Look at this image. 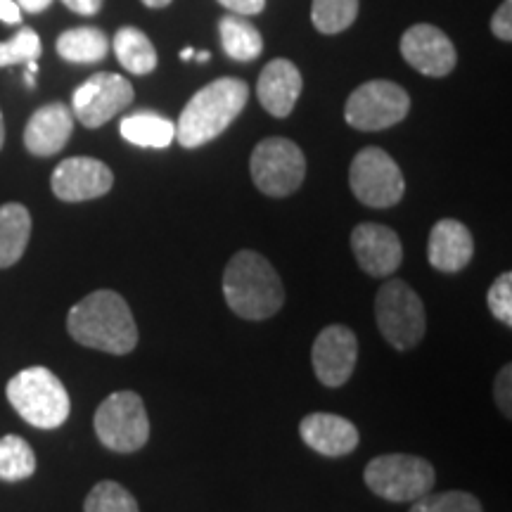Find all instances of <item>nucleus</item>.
Instances as JSON below:
<instances>
[{
	"label": "nucleus",
	"instance_id": "1",
	"mask_svg": "<svg viewBox=\"0 0 512 512\" xmlns=\"http://www.w3.org/2000/svg\"><path fill=\"white\" fill-rule=\"evenodd\" d=\"M67 330L76 342L105 354H131L138 344V325L126 299L112 290H95L67 316Z\"/></svg>",
	"mask_w": 512,
	"mask_h": 512
},
{
	"label": "nucleus",
	"instance_id": "2",
	"mask_svg": "<svg viewBox=\"0 0 512 512\" xmlns=\"http://www.w3.org/2000/svg\"><path fill=\"white\" fill-rule=\"evenodd\" d=\"M223 297L235 316L264 320L283 309L285 290L266 256L242 249L228 261L223 273Z\"/></svg>",
	"mask_w": 512,
	"mask_h": 512
},
{
	"label": "nucleus",
	"instance_id": "3",
	"mask_svg": "<svg viewBox=\"0 0 512 512\" xmlns=\"http://www.w3.org/2000/svg\"><path fill=\"white\" fill-rule=\"evenodd\" d=\"M249 100V86L242 79L211 81L192 95L188 105L183 107L181 119L176 124V140L183 147H200L219 138L226 128L238 119Z\"/></svg>",
	"mask_w": 512,
	"mask_h": 512
},
{
	"label": "nucleus",
	"instance_id": "4",
	"mask_svg": "<svg viewBox=\"0 0 512 512\" xmlns=\"http://www.w3.org/2000/svg\"><path fill=\"white\" fill-rule=\"evenodd\" d=\"M8 401L19 418L38 430H55L67 422L72 401L53 370L34 366L17 373L5 387Z\"/></svg>",
	"mask_w": 512,
	"mask_h": 512
},
{
	"label": "nucleus",
	"instance_id": "5",
	"mask_svg": "<svg viewBox=\"0 0 512 512\" xmlns=\"http://www.w3.org/2000/svg\"><path fill=\"white\" fill-rule=\"evenodd\" d=\"M375 318L382 337L399 351L418 347L425 337V304L403 280H387L380 287L375 299Z\"/></svg>",
	"mask_w": 512,
	"mask_h": 512
},
{
	"label": "nucleus",
	"instance_id": "6",
	"mask_svg": "<svg viewBox=\"0 0 512 512\" xmlns=\"http://www.w3.org/2000/svg\"><path fill=\"white\" fill-rule=\"evenodd\" d=\"M363 477L368 489L384 501L413 503L432 491L434 467L425 458L389 453L370 460Z\"/></svg>",
	"mask_w": 512,
	"mask_h": 512
},
{
	"label": "nucleus",
	"instance_id": "7",
	"mask_svg": "<svg viewBox=\"0 0 512 512\" xmlns=\"http://www.w3.org/2000/svg\"><path fill=\"white\" fill-rule=\"evenodd\" d=\"M95 434L110 451L133 453L150 439L145 403L136 392H114L95 411Z\"/></svg>",
	"mask_w": 512,
	"mask_h": 512
},
{
	"label": "nucleus",
	"instance_id": "8",
	"mask_svg": "<svg viewBox=\"0 0 512 512\" xmlns=\"http://www.w3.org/2000/svg\"><path fill=\"white\" fill-rule=\"evenodd\" d=\"M249 171L252 181L268 197H287L306 176V157L287 138H266L254 147L252 159H249Z\"/></svg>",
	"mask_w": 512,
	"mask_h": 512
},
{
	"label": "nucleus",
	"instance_id": "9",
	"mask_svg": "<svg viewBox=\"0 0 512 512\" xmlns=\"http://www.w3.org/2000/svg\"><path fill=\"white\" fill-rule=\"evenodd\" d=\"M349 185L358 202L373 209H387L401 202L406 181L399 164L380 147H366L349 166Z\"/></svg>",
	"mask_w": 512,
	"mask_h": 512
},
{
	"label": "nucleus",
	"instance_id": "10",
	"mask_svg": "<svg viewBox=\"0 0 512 512\" xmlns=\"http://www.w3.org/2000/svg\"><path fill=\"white\" fill-rule=\"evenodd\" d=\"M411 98L399 83L375 79L358 86L349 95L344 119L358 131H384L408 117Z\"/></svg>",
	"mask_w": 512,
	"mask_h": 512
},
{
	"label": "nucleus",
	"instance_id": "11",
	"mask_svg": "<svg viewBox=\"0 0 512 512\" xmlns=\"http://www.w3.org/2000/svg\"><path fill=\"white\" fill-rule=\"evenodd\" d=\"M133 102V86L112 72L93 74L74 91L72 114L86 128H100Z\"/></svg>",
	"mask_w": 512,
	"mask_h": 512
},
{
	"label": "nucleus",
	"instance_id": "12",
	"mask_svg": "<svg viewBox=\"0 0 512 512\" xmlns=\"http://www.w3.org/2000/svg\"><path fill=\"white\" fill-rule=\"evenodd\" d=\"M57 200L86 202L107 195L114 185V174L105 162L93 157H69L57 164L50 178Z\"/></svg>",
	"mask_w": 512,
	"mask_h": 512
},
{
	"label": "nucleus",
	"instance_id": "13",
	"mask_svg": "<svg viewBox=\"0 0 512 512\" xmlns=\"http://www.w3.org/2000/svg\"><path fill=\"white\" fill-rule=\"evenodd\" d=\"M358 356L356 335L347 325H328L320 330L311 349L313 373L325 387H342L354 373Z\"/></svg>",
	"mask_w": 512,
	"mask_h": 512
},
{
	"label": "nucleus",
	"instance_id": "14",
	"mask_svg": "<svg viewBox=\"0 0 512 512\" xmlns=\"http://www.w3.org/2000/svg\"><path fill=\"white\" fill-rule=\"evenodd\" d=\"M401 55L413 69L434 79L451 74L458 62L451 38L432 24H415L408 29L401 36Z\"/></svg>",
	"mask_w": 512,
	"mask_h": 512
},
{
	"label": "nucleus",
	"instance_id": "15",
	"mask_svg": "<svg viewBox=\"0 0 512 512\" xmlns=\"http://www.w3.org/2000/svg\"><path fill=\"white\" fill-rule=\"evenodd\" d=\"M358 266L373 278H389L403 261V245L392 228L380 223H361L351 233Z\"/></svg>",
	"mask_w": 512,
	"mask_h": 512
},
{
	"label": "nucleus",
	"instance_id": "16",
	"mask_svg": "<svg viewBox=\"0 0 512 512\" xmlns=\"http://www.w3.org/2000/svg\"><path fill=\"white\" fill-rule=\"evenodd\" d=\"M74 133V114L62 102H50L31 114L24 128V145L31 155L53 157L64 150Z\"/></svg>",
	"mask_w": 512,
	"mask_h": 512
},
{
	"label": "nucleus",
	"instance_id": "17",
	"mask_svg": "<svg viewBox=\"0 0 512 512\" xmlns=\"http://www.w3.org/2000/svg\"><path fill=\"white\" fill-rule=\"evenodd\" d=\"M304 444L320 453V456L339 458L347 456L358 446V430L354 422L342 415L332 413H311L299 425Z\"/></svg>",
	"mask_w": 512,
	"mask_h": 512
},
{
	"label": "nucleus",
	"instance_id": "18",
	"mask_svg": "<svg viewBox=\"0 0 512 512\" xmlns=\"http://www.w3.org/2000/svg\"><path fill=\"white\" fill-rule=\"evenodd\" d=\"M256 95L268 114L285 119L302 95V74L290 60L268 62L256 83Z\"/></svg>",
	"mask_w": 512,
	"mask_h": 512
},
{
	"label": "nucleus",
	"instance_id": "19",
	"mask_svg": "<svg viewBox=\"0 0 512 512\" xmlns=\"http://www.w3.org/2000/svg\"><path fill=\"white\" fill-rule=\"evenodd\" d=\"M475 254V240L465 223L456 219H441L434 223L427 245V259L437 271L458 273L472 261Z\"/></svg>",
	"mask_w": 512,
	"mask_h": 512
},
{
	"label": "nucleus",
	"instance_id": "20",
	"mask_svg": "<svg viewBox=\"0 0 512 512\" xmlns=\"http://www.w3.org/2000/svg\"><path fill=\"white\" fill-rule=\"evenodd\" d=\"M31 238V214L24 204L0 207V268L15 266Z\"/></svg>",
	"mask_w": 512,
	"mask_h": 512
},
{
	"label": "nucleus",
	"instance_id": "21",
	"mask_svg": "<svg viewBox=\"0 0 512 512\" xmlns=\"http://www.w3.org/2000/svg\"><path fill=\"white\" fill-rule=\"evenodd\" d=\"M121 136L138 147H169L176 140V124L155 112H138L121 121Z\"/></svg>",
	"mask_w": 512,
	"mask_h": 512
},
{
	"label": "nucleus",
	"instance_id": "22",
	"mask_svg": "<svg viewBox=\"0 0 512 512\" xmlns=\"http://www.w3.org/2000/svg\"><path fill=\"white\" fill-rule=\"evenodd\" d=\"M110 38L95 27H76L57 38V55L74 64H93L105 60Z\"/></svg>",
	"mask_w": 512,
	"mask_h": 512
},
{
	"label": "nucleus",
	"instance_id": "23",
	"mask_svg": "<svg viewBox=\"0 0 512 512\" xmlns=\"http://www.w3.org/2000/svg\"><path fill=\"white\" fill-rule=\"evenodd\" d=\"M114 53L126 72L145 76L155 72L157 67V50L143 31L136 27H121L114 36Z\"/></svg>",
	"mask_w": 512,
	"mask_h": 512
},
{
	"label": "nucleus",
	"instance_id": "24",
	"mask_svg": "<svg viewBox=\"0 0 512 512\" xmlns=\"http://www.w3.org/2000/svg\"><path fill=\"white\" fill-rule=\"evenodd\" d=\"M219 34L226 55L238 62L254 60V57H259L261 50H264V41H261L259 31H256V27H252L247 19H240V15L221 17Z\"/></svg>",
	"mask_w": 512,
	"mask_h": 512
},
{
	"label": "nucleus",
	"instance_id": "25",
	"mask_svg": "<svg viewBox=\"0 0 512 512\" xmlns=\"http://www.w3.org/2000/svg\"><path fill=\"white\" fill-rule=\"evenodd\" d=\"M36 472V453L27 441L17 434L0 439V479L3 482H22Z\"/></svg>",
	"mask_w": 512,
	"mask_h": 512
},
{
	"label": "nucleus",
	"instance_id": "26",
	"mask_svg": "<svg viewBox=\"0 0 512 512\" xmlns=\"http://www.w3.org/2000/svg\"><path fill=\"white\" fill-rule=\"evenodd\" d=\"M358 15V0H313L311 22L320 34H339L349 29Z\"/></svg>",
	"mask_w": 512,
	"mask_h": 512
},
{
	"label": "nucleus",
	"instance_id": "27",
	"mask_svg": "<svg viewBox=\"0 0 512 512\" xmlns=\"http://www.w3.org/2000/svg\"><path fill=\"white\" fill-rule=\"evenodd\" d=\"M83 512H140L131 491L117 482H100L91 489L83 503Z\"/></svg>",
	"mask_w": 512,
	"mask_h": 512
},
{
	"label": "nucleus",
	"instance_id": "28",
	"mask_svg": "<svg viewBox=\"0 0 512 512\" xmlns=\"http://www.w3.org/2000/svg\"><path fill=\"white\" fill-rule=\"evenodd\" d=\"M41 38L34 29L22 27L10 41L0 43V67L36 62L41 57Z\"/></svg>",
	"mask_w": 512,
	"mask_h": 512
},
{
	"label": "nucleus",
	"instance_id": "29",
	"mask_svg": "<svg viewBox=\"0 0 512 512\" xmlns=\"http://www.w3.org/2000/svg\"><path fill=\"white\" fill-rule=\"evenodd\" d=\"M408 512H484L482 503L465 491H444V494H425L413 501Z\"/></svg>",
	"mask_w": 512,
	"mask_h": 512
},
{
	"label": "nucleus",
	"instance_id": "30",
	"mask_svg": "<svg viewBox=\"0 0 512 512\" xmlns=\"http://www.w3.org/2000/svg\"><path fill=\"white\" fill-rule=\"evenodd\" d=\"M489 309L503 325H512V273H501L489 290Z\"/></svg>",
	"mask_w": 512,
	"mask_h": 512
},
{
	"label": "nucleus",
	"instance_id": "31",
	"mask_svg": "<svg viewBox=\"0 0 512 512\" xmlns=\"http://www.w3.org/2000/svg\"><path fill=\"white\" fill-rule=\"evenodd\" d=\"M491 31L505 43L512 41V0H503L501 8L496 10L494 19H491Z\"/></svg>",
	"mask_w": 512,
	"mask_h": 512
},
{
	"label": "nucleus",
	"instance_id": "32",
	"mask_svg": "<svg viewBox=\"0 0 512 512\" xmlns=\"http://www.w3.org/2000/svg\"><path fill=\"white\" fill-rule=\"evenodd\" d=\"M510 384H512V368L505 366L501 373H498L496 377V403L498 408H501V413L505 415V418H510L512 415V399H510Z\"/></svg>",
	"mask_w": 512,
	"mask_h": 512
},
{
	"label": "nucleus",
	"instance_id": "33",
	"mask_svg": "<svg viewBox=\"0 0 512 512\" xmlns=\"http://www.w3.org/2000/svg\"><path fill=\"white\" fill-rule=\"evenodd\" d=\"M219 3L240 17L259 15V12L266 8V0H219Z\"/></svg>",
	"mask_w": 512,
	"mask_h": 512
},
{
	"label": "nucleus",
	"instance_id": "34",
	"mask_svg": "<svg viewBox=\"0 0 512 512\" xmlns=\"http://www.w3.org/2000/svg\"><path fill=\"white\" fill-rule=\"evenodd\" d=\"M62 3L72 12H76V15L91 17V15H98L105 0H62Z\"/></svg>",
	"mask_w": 512,
	"mask_h": 512
},
{
	"label": "nucleus",
	"instance_id": "35",
	"mask_svg": "<svg viewBox=\"0 0 512 512\" xmlns=\"http://www.w3.org/2000/svg\"><path fill=\"white\" fill-rule=\"evenodd\" d=\"M0 19L5 24H19V5L15 0H0Z\"/></svg>",
	"mask_w": 512,
	"mask_h": 512
},
{
	"label": "nucleus",
	"instance_id": "36",
	"mask_svg": "<svg viewBox=\"0 0 512 512\" xmlns=\"http://www.w3.org/2000/svg\"><path fill=\"white\" fill-rule=\"evenodd\" d=\"M17 5L19 8L31 12V15H38V12L48 10L50 5H53V0H17Z\"/></svg>",
	"mask_w": 512,
	"mask_h": 512
},
{
	"label": "nucleus",
	"instance_id": "37",
	"mask_svg": "<svg viewBox=\"0 0 512 512\" xmlns=\"http://www.w3.org/2000/svg\"><path fill=\"white\" fill-rule=\"evenodd\" d=\"M147 8H166V5H171V0H143Z\"/></svg>",
	"mask_w": 512,
	"mask_h": 512
},
{
	"label": "nucleus",
	"instance_id": "38",
	"mask_svg": "<svg viewBox=\"0 0 512 512\" xmlns=\"http://www.w3.org/2000/svg\"><path fill=\"white\" fill-rule=\"evenodd\" d=\"M5 143V124H3V112H0V147Z\"/></svg>",
	"mask_w": 512,
	"mask_h": 512
},
{
	"label": "nucleus",
	"instance_id": "39",
	"mask_svg": "<svg viewBox=\"0 0 512 512\" xmlns=\"http://www.w3.org/2000/svg\"><path fill=\"white\" fill-rule=\"evenodd\" d=\"M192 55H195V50H192V48H185L183 53H181V60H190Z\"/></svg>",
	"mask_w": 512,
	"mask_h": 512
},
{
	"label": "nucleus",
	"instance_id": "40",
	"mask_svg": "<svg viewBox=\"0 0 512 512\" xmlns=\"http://www.w3.org/2000/svg\"><path fill=\"white\" fill-rule=\"evenodd\" d=\"M209 57H211L209 50H204V53L197 55V60H200V62H209Z\"/></svg>",
	"mask_w": 512,
	"mask_h": 512
},
{
	"label": "nucleus",
	"instance_id": "41",
	"mask_svg": "<svg viewBox=\"0 0 512 512\" xmlns=\"http://www.w3.org/2000/svg\"><path fill=\"white\" fill-rule=\"evenodd\" d=\"M27 86H29V88H34V86H36V81H34V74H29V72H27Z\"/></svg>",
	"mask_w": 512,
	"mask_h": 512
}]
</instances>
